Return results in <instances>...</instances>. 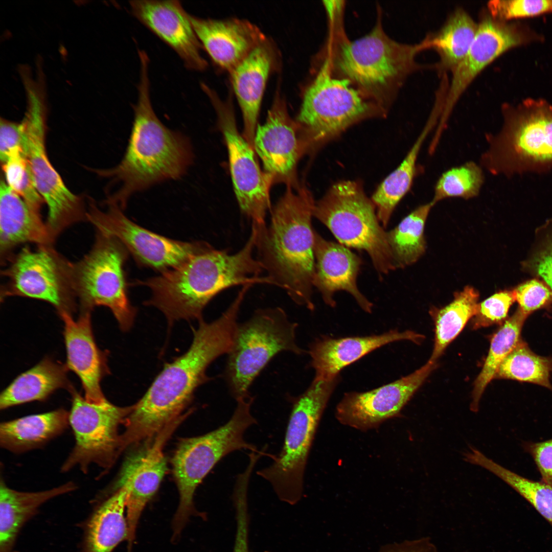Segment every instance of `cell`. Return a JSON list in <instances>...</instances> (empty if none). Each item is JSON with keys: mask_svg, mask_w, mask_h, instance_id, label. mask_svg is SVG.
I'll return each instance as SVG.
<instances>
[{"mask_svg": "<svg viewBox=\"0 0 552 552\" xmlns=\"http://www.w3.org/2000/svg\"><path fill=\"white\" fill-rule=\"evenodd\" d=\"M244 297L237 295L217 319L199 320L189 350L165 365L124 422V446L152 440L165 426L180 417L195 389L209 380L206 370L217 358L231 351Z\"/></svg>", "mask_w": 552, "mask_h": 552, "instance_id": "cell-1", "label": "cell"}, {"mask_svg": "<svg viewBox=\"0 0 552 552\" xmlns=\"http://www.w3.org/2000/svg\"><path fill=\"white\" fill-rule=\"evenodd\" d=\"M138 97L133 106L134 118L128 143L117 166L95 170L117 187L104 201L124 210L133 194L169 180L183 176L194 159L189 138L167 127L155 113L150 99L149 58L140 55Z\"/></svg>", "mask_w": 552, "mask_h": 552, "instance_id": "cell-2", "label": "cell"}, {"mask_svg": "<svg viewBox=\"0 0 552 552\" xmlns=\"http://www.w3.org/2000/svg\"><path fill=\"white\" fill-rule=\"evenodd\" d=\"M256 233H251L244 246L230 254L209 245L179 266L134 285L148 287L151 297L144 304L158 308L169 323L179 319L202 318L206 305L224 290L238 285L270 284L264 271L254 257Z\"/></svg>", "mask_w": 552, "mask_h": 552, "instance_id": "cell-3", "label": "cell"}, {"mask_svg": "<svg viewBox=\"0 0 552 552\" xmlns=\"http://www.w3.org/2000/svg\"><path fill=\"white\" fill-rule=\"evenodd\" d=\"M287 187L271 210L269 225L252 223L256 232L255 251L270 285L286 291L296 304L312 311L315 271V203L303 186Z\"/></svg>", "mask_w": 552, "mask_h": 552, "instance_id": "cell-4", "label": "cell"}, {"mask_svg": "<svg viewBox=\"0 0 552 552\" xmlns=\"http://www.w3.org/2000/svg\"><path fill=\"white\" fill-rule=\"evenodd\" d=\"M381 16L369 33L354 41L348 39L342 27L331 28L319 66L348 80L386 112L406 79L422 68L416 57L425 47L422 41L410 44L390 38Z\"/></svg>", "mask_w": 552, "mask_h": 552, "instance_id": "cell-5", "label": "cell"}, {"mask_svg": "<svg viewBox=\"0 0 552 552\" xmlns=\"http://www.w3.org/2000/svg\"><path fill=\"white\" fill-rule=\"evenodd\" d=\"M503 123L495 134L485 135L487 149L480 165L494 175L511 177L552 169V106L527 100L502 109Z\"/></svg>", "mask_w": 552, "mask_h": 552, "instance_id": "cell-6", "label": "cell"}, {"mask_svg": "<svg viewBox=\"0 0 552 552\" xmlns=\"http://www.w3.org/2000/svg\"><path fill=\"white\" fill-rule=\"evenodd\" d=\"M236 401V408L225 424L202 435L182 439L179 442L172 461L179 494V505L172 521L173 541L179 539L190 517L196 514L194 492L215 465L235 451H260L244 437L247 429L257 424L251 412L254 398L250 396Z\"/></svg>", "mask_w": 552, "mask_h": 552, "instance_id": "cell-7", "label": "cell"}, {"mask_svg": "<svg viewBox=\"0 0 552 552\" xmlns=\"http://www.w3.org/2000/svg\"><path fill=\"white\" fill-rule=\"evenodd\" d=\"M313 379L308 388L291 398L292 408L284 443L272 464L257 474L270 483L281 501L295 504L302 498L310 451L321 416L340 379Z\"/></svg>", "mask_w": 552, "mask_h": 552, "instance_id": "cell-8", "label": "cell"}, {"mask_svg": "<svg viewBox=\"0 0 552 552\" xmlns=\"http://www.w3.org/2000/svg\"><path fill=\"white\" fill-rule=\"evenodd\" d=\"M313 216L326 225L339 243L365 251L380 274L396 269L386 232L375 205L360 182L341 180L315 202Z\"/></svg>", "mask_w": 552, "mask_h": 552, "instance_id": "cell-9", "label": "cell"}, {"mask_svg": "<svg viewBox=\"0 0 552 552\" xmlns=\"http://www.w3.org/2000/svg\"><path fill=\"white\" fill-rule=\"evenodd\" d=\"M297 325L280 307L258 309L249 319L238 324L224 372L229 393L236 400L250 396L252 382L278 354L305 353L296 342Z\"/></svg>", "mask_w": 552, "mask_h": 552, "instance_id": "cell-10", "label": "cell"}, {"mask_svg": "<svg viewBox=\"0 0 552 552\" xmlns=\"http://www.w3.org/2000/svg\"><path fill=\"white\" fill-rule=\"evenodd\" d=\"M386 114L348 80L319 66L304 92L295 120L308 150L359 121Z\"/></svg>", "mask_w": 552, "mask_h": 552, "instance_id": "cell-11", "label": "cell"}, {"mask_svg": "<svg viewBox=\"0 0 552 552\" xmlns=\"http://www.w3.org/2000/svg\"><path fill=\"white\" fill-rule=\"evenodd\" d=\"M129 252L116 238L96 231L94 244L73 262L74 290L82 311L103 306L110 309L123 331L131 327L136 309L129 300L124 269Z\"/></svg>", "mask_w": 552, "mask_h": 552, "instance_id": "cell-12", "label": "cell"}, {"mask_svg": "<svg viewBox=\"0 0 552 552\" xmlns=\"http://www.w3.org/2000/svg\"><path fill=\"white\" fill-rule=\"evenodd\" d=\"M1 275V299L14 296L45 301L58 314H71L77 305L72 274L73 262L53 247L37 245L23 247L4 265Z\"/></svg>", "mask_w": 552, "mask_h": 552, "instance_id": "cell-13", "label": "cell"}, {"mask_svg": "<svg viewBox=\"0 0 552 552\" xmlns=\"http://www.w3.org/2000/svg\"><path fill=\"white\" fill-rule=\"evenodd\" d=\"M24 152L36 187L48 206L47 226L52 239L71 225L87 221V207L81 196L73 193L51 163L45 147L44 106L38 97L30 95L27 113L22 121Z\"/></svg>", "mask_w": 552, "mask_h": 552, "instance_id": "cell-14", "label": "cell"}, {"mask_svg": "<svg viewBox=\"0 0 552 552\" xmlns=\"http://www.w3.org/2000/svg\"><path fill=\"white\" fill-rule=\"evenodd\" d=\"M71 393L72 405L69 421L76 442L61 471L66 472L78 466L86 473L92 464L108 470L122 452L119 427L124 424L134 405L120 407L108 401L91 404L74 389Z\"/></svg>", "mask_w": 552, "mask_h": 552, "instance_id": "cell-15", "label": "cell"}, {"mask_svg": "<svg viewBox=\"0 0 552 552\" xmlns=\"http://www.w3.org/2000/svg\"><path fill=\"white\" fill-rule=\"evenodd\" d=\"M201 89L214 108L225 141L239 207L252 223H265L267 213L271 209L270 191L273 180L261 170L254 149L238 131L231 97L226 101L220 99L206 84L203 85Z\"/></svg>", "mask_w": 552, "mask_h": 552, "instance_id": "cell-16", "label": "cell"}, {"mask_svg": "<svg viewBox=\"0 0 552 552\" xmlns=\"http://www.w3.org/2000/svg\"><path fill=\"white\" fill-rule=\"evenodd\" d=\"M107 206L106 211L102 210L89 198L87 221L96 231L117 238L140 266L162 273L181 264L209 244L204 241L184 242L162 236L132 222L118 206Z\"/></svg>", "mask_w": 552, "mask_h": 552, "instance_id": "cell-17", "label": "cell"}, {"mask_svg": "<svg viewBox=\"0 0 552 552\" xmlns=\"http://www.w3.org/2000/svg\"><path fill=\"white\" fill-rule=\"evenodd\" d=\"M436 366V362L429 360L414 372L390 383L367 392L345 393L336 407V420L363 432L378 428L400 415Z\"/></svg>", "mask_w": 552, "mask_h": 552, "instance_id": "cell-18", "label": "cell"}, {"mask_svg": "<svg viewBox=\"0 0 552 552\" xmlns=\"http://www.w3.org/2000/svg\"><path fill=\"white\" fill-rule=\"evenodd\" d=\"M254 150L273 183L282 182L294 188L299 186L296 166L308 149L278 87L265 123L257 128Z\"/></svg>", "mask_w": 552, "mask_h": 552, "instance_id": "cell-19", "label": "cell"}, {"mask_svg": "<svg viewBox=\"0 0 552 552\" xmlns=\"http://www.w3.org/2000/svg\"><path fill=\"white\" fill-rule=\"evenodd\" d=\"M188 411L165 426L152 441L130 455L123 465L117 487L127 484L129 491L126 502L128 527L127 552H131L137 526L146 505L158 489L167 471L164 447L172 434L190 415Z\"/></svg>", "mask_w": 552, "mask_h": 552, "instance_id": "cell-20", "label": "cell"}, {"mask_svg": "<svg viewBox=\"0 0 552 552\" xmlns=\"http://www.w3.org/2000/svg\"><path fill=\"white\" fill-rule=\"evenodd\" d=\"M475 37L466 55L452 72L437 130L443 132L456 103L476 77L509 49L522 41L516 28L484 13Z\"/></svg>", "mask_w": 552, "mask_h": 552, "instance_id": "cell-21", "label": "cell"}, {"mask_svg": "<svg viewBox=\"0 0 552 552\" xmlns=\"http://www.w3.org/2000/svg\"><path fill=\"white\" fill-rule=\"evenodd\" d=\"M132 14L169 45L184 65L203 71L208 62L201 54L202 47L190 19V14L178 1L137 0L129 2Z\"/></svg>", "mask_w": 552, "mask_h": 552, "instance_id": "cell-22", "label": "cell"}, {"mask_svg": "<svg viewBox=\"0 0 552 552\" xmlns=\"http://www.w3.org/2000/svg\"><path fill=\"white\" fill-rule=\"evenodd\" d=\"M280 65L278 49L267 37L229 73L240 107L243 136L254 149V139L263 96L269 77Z\"/></svg>", "mask_w": 552, "mask_h": 552, "instance_id": "cell-23", "label": "cell"}, {"mask_svg": "<svg viewBox=\"0 0 552 552\" xmlns=\"http://www.w3.org/2000/svg\"><path fill=\"white\" fill-rule=\"evenodd\" d=\"M90 312L82 311L77 320L67 312L59 313L64 323L66 366L79 378L88 403L101 404L107 401L101 381L108 373L106 352L97 347L92 331Z\"/></svg>", "mask_w": 552, "mask_h": 552, "instance_id": "cell-24", "label": "cell"}, {"mask_svg": "<svg viewBox=\"0 0 552 552\" xmlns=\"http://www.w3.org/2000/svg\"><path fill=\"white\" fill-rule=\"evenodd\" d=\"M189 16L202 48L216 65L228 73L267 38L257 26L245 19Z\"/></svg>", "mask_w": 552, "mask_h": 552, "instance_id": "cell-25", "label": "cell"}, {"mask_svg": "<svg viewBox=\"0 0 552 552\" xmlns=\"http://www.w3.org/2000/svg\"><path fill=\"white\" fill-rule=\"evenodd\" d=\"M315 271L313 287L320 293L324 302L336 306L335 293L345 291L356 300L360 307L371 313L373 304L360 292L357 279L362 261L348 247L327 240L314 231Z\"/></svg>", "mask_w": 552, "mask_h": 552, "instance_id": "cell-26", "label": "cell"}, {"mask_svg": "<svg viewBox=\"0 0 552 552\" xmlns=\"http://www.w3.org/2000/svg\"><path fill=\"white\" fill-rule=\"evenodd\" d=\"M424 336L412 331L392 330L380 335L333 338L323 336L309 346L310 366L314 379L329 380L339 375L342 369L388 343L408 340L419 343Z\"/></svg>", "mask_w": 552, "mask_h": 552, "instance_id": "cell-27", "label": "cell"}, {"mask_svg": "<svg viewBox=\"0 0 552 552\" xmlns=\"http://www.w3.org/2000/svg\"><path fill=\"white\" fill-rule=\"evenodd\" d=\"M53 245L40 212L32 208L3 179L0 186V258L5 265L14 250L26 243Z\"/></svg>", "mask_w": 552, "mask_h": 552, "instance_id": "cell-28", "label": "cell"}, {"mask_svg": "<svg viewBox=\"0 0 552 552\" xmlns=\"http://www.w3.org/2000/svg\"><path fill=\"white\" fill-rule=\"evenodd\" d=\"M77 486L68 482L48 490L19 492L0 484V552H10L24 524L48 500L74 491Z\"/></svg>", "mask_w": 552, "mask_h": 552, "instance_id": "cell-29", "label": "cell"}, {"mask_svg": "<svg viewBox=\"0 0 552 552\" xmlns=\"http://www.w3.org/2000/svg\"><path fill=\"white\" fill-rule=\"evenodd\" d=\"M129 491L128 484L120 486L94 512L85 527L81 552H112L127 541L125 511Z\"/></svg>", "mask_w": 552, "mask_h": 552, "instance_id": "cell-30", "label": "cell"}, {"mask_svg": "<svg viewBox=\"0 0 552 552\" xmlns=\"http://www.w3.org/2000/svg\"><path fill=\"white\" fill-rule=\"evenodd\" d=\"M69 417L70 412L60 408L2 422L1 446L16 453L40 447L64 431Z\"/></svg>", "mask_w": 552, "mask_h": 552, "instance_id": "cell-31", "label": "cell"}, {"mask_svg": "<svg viewBox=\"0 0 552 552\" xmlns=\"http://www.w3.org/2000/svg\"><path fill=\"white\" fill-rule=\"evenodd\" d=\"M66 365L45 357L18 376L1 393L0 408L43 401L59 388L73 389L67 377Z\"/></svg>", "mask_w": 552, "mask_h": 552, "instance_id": "cell-32", "label": "cell"}, {"mask_svg": "<svg viewBox=\"0 0 552 552\" xmlns=\"http://www.w3.org/2000/svg\"><path fill=\"white\" fill-rule=\"evenodd\" d=\"M438 117L430 113L425 126L403 160L381 183L372 196L381 225L386 227L399 202L409 191L417 171L418 158L428 135L434 130Z\"/></svg>", "mask_w": 552, "mask_h": 552, "instance_id": "cell-33", "label": "cell"}, {"mask_svg": "<svg viewBox=\"0 0 552 552\" xmlns=\"http://www.w3.org/2000/svg\"><path fill=\"white\" fill-rule=\"evenodd\" d=\"M478 25L465 9L458 8L436 32L423 40L425 49H433L438 53L439 70L451 73L455 70L468 53Z\"/></svg>", "mask_w": 552, "mask_h": 552, "instance_id": "cell-34", "label": "cell"}, {"mask_svg": "<svg viewBox=\"0 0 552 552\" xmlns=\"http://www.w3.org/2000/svg\"><path fill=\"white\" fill-rule=\"evenodd\" d=\"M479 294L472 286L456 292L451 302L430 311L435 324L433 350L429 360L436 362L448 345L459 334L476 314Z\"/></svg>", "mask_w": 552, "mask_h": 552, "instance_id": "cell-35", "label": "cell"}, {"mask_svg": "<svg viewBox=\"0 0 552 552\" xmlns=\"http://www.w3.org/2000/svg\"><path fill=\"white\" fill-rule=\"evenodd\" d=\"M435 204L431 201L416 208L393 229L386 232L387 240L396 269L416 262L425 253L424 228Z\"/></svg>", "mask_w": 552, "mask_h": 552, "instance_id": "cell-36", "label": "cell"}, {"mask_svg": "<svg viewBox=\"0 0 552 552\" xmlns=\"http://www.w3.org/2000/svg\"><path fill=\"white\" fill-rule=\"evenodd\" d=\"M527 317L517 308L493 335L487 357L474 382L470 405L472 411H478L479 401L486 386L494 378L501 363L521 339V331Z\"/></svg>", "mask_w": 552, "mask_h": 552, "instance_id": "cell-37", "label": "cell"}, {"mask_svg": "<svg viewBox=\"0 0 552 552\" xmlns=\"http://www.w3.org/2000/svg\"><path fill=\"white\" fill-rule=\"evenodd\" d=\"M464 459L491 472L526 499L552 526V486L530 480L502 467L477 449L470 447Z\"/></svg>", "mask_w": 552, "mask_h": 552, "instance_id": "cell-38", "label": "cell"}, {"mask_svg": "<svg viewBox=\"0 0 552 552\" xmlns=\"http://www.w3.org/2000/svg\"><path fill=\"white\" fill-rule=\"evenodd\" d=\"M551 373L552 358L535 354L521 339L501 363L494 378L529 382L552 389Z\"/></svg>", "mask_w": 552, "mask_h": 552, "instance_id": "cell-39", "label": "cell"}, {"mask_svg": "<svg viewBox=\"0 0 552 552\" xmlns=\"http://www.w3.org/2000/svg\"><path fill=\"white\" fill-rule=\"evenodd\" d=\"M485 179L483 168L473 161L450 168L435 182L431 201L435 204L448 198H475L479 194Z\"/></svg>", "mask_w": 552, "mask_h": 552, "instance_id": "cell-40", "label": "cell"}, {"mask_svg": "<svg viewBox=\"0 0 552 552\" xmlns=\"http://www.w3.org/2000/svg\"><path fill=\"white\" fill-rule=\"evenodd\" d=\"M524 272L544 282L552 291V218L538 227L526 257Z\"/></svg>", "mask_w": 552, "mask_h": 552, "instance_id": "cell-41", "label": "cell"}, {"mask_svg": "<svg viewBox=\"0 0 552 552\" xmlns=\"http://www.w3.org/2000/svg\"><path fill=\"white\" fill-rule=\"evenodd\" d=\"M3 169L7 185L32 208L41 213L44 202L36 187L24 151L12 155L3 164Z\"/></svg>", "mask_w": 552, "mask_h": 552, "instance_id": "cell-42", "label": "cell"}, {"mask_svg": "<svg viewBox=\"0 0 552 552\" xmlns=\"http://www.w3.org/2000/svg\"><path fill=\"white\" fill-rule=\"evenodd\" d=\"M515 302L513 290H504L478 303L476 314L472 318V328L501 325L508 319L509 309Z\"/></svg>", "mask_w": 552, "mask_h": 552, "instance_id": "cell-43", "label": "cell"}, {"mask_svg": "<svg viewBox=\"0 0 552 552\" xmlns=\"http://www.w3.org/2000/svg\"><path fill=\"white\" fill-rule=\"evenodd\" d=\"M487 6L492 17L503 21L552 12V0H494Z\"/></svg>", "mask_w": 552, "mask_h": 552, "instance_id": "cell-44", "label": "cell"}, {"mask_svg": "<svg viewBox=\"0 0 552 552\" xmlns=\"http://www.w3.org/2000/svg\"><path fill=\"white\" fill-rule=\"evenodd\" d=\"M250 478L245 475L237 477L233 494L235 509L236 532L233 552H250L248 545L249 515L247 489Z\"/></svg>", "mask_w": 552, "mask_h": 552, "instance_id": "cell-45", "label": "cell"}, {"mask_svg": "<svg viewBox=\"0 0 552 552\" xmlns=\"http://www.w3.org/2000/svg\"><path fill=\"white\" fill-rule=\"evenodd\" d=\"M513 290L518 308L527 317L534 311L552 304V291L539 279L526 281Z\"/></svg>", "mask_w": 552, "mask_h": 552, "instance_id": "cell-46", "label": "cell"}, {"mask_svg": "<svg viewBox=\"0 0 552 552\" xmlns=\"http://www.w3.org/2000/svg\"><path fill=\"white\" fill-rule=\"evenodd\" d=\"M25 130L22 121L18 123L1 119L0 122V159L3 164L12 155L24 151Z\"/></svg>", "mask_w": 552, "mask_h": 552, "instance_id": "cell-47", "label": "cell"}, {"mask_svg": "<svg viewBox=\"0 0 552 552\" xmlns=\"http://www.w3.org/2000/svg\"><path fill=\"white\" fill-rule=\"evenodd\" d=\"M526 447L541 475L542 482L552 486V439L527 444Z\"/></svg>", "mask_w": 552, "mask_h": 552, "instance_id": "cell-48", "label": "cell"}, {"mask_svg": "<svg viewBox=\"0 0 552 552\" xmlns=\"http://www.w3.org/2000/svg\"><path fill=\"white\" fill-rule=\"evenodd\" d=\"M377 552H438L436 547L428 537L388 544Z\"/></svg>", "mask_w": 552, "mask_h": 552, "instance_id": "cell-49", "label": "cell"}, {"mask_svg": "<svg viewBox=\"0 0 552 552\" xmlns=\"http://www.w3.org/2000/svg\"><path fill=\"white\" fill-rule=\"evenodd\" d=\"M335 2V1H333V2L331 1V2ZM335 2L336 3V2ZM328 4H329V3L328 2V3H327V4H325V5L326 6Z\"/></svg>", "mask_w": 552, "mask_h": 552, "instance_id": "cell-50", "label": "cell"}]
</instances>
